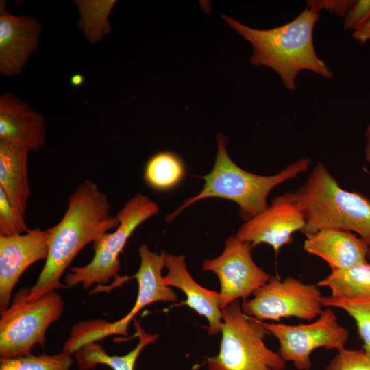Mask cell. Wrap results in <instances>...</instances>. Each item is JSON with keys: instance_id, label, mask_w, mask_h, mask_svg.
<instances>
[{"instance_id": "cell-8", "label": "cell", "mask_w": 370, "mask_h": 370, "mask_svg": "<svg viewBox=\"0 0 370 370\" xmlns=\"http://www.w3.org/2000/svg\"><path fill=\"white\" fill-rule=\"evenodd\" d=\"M323 297L317 285L293 277H271L241 308L245 315L260 321L289 317L312 321L323 312Z\"/></svg>"}, {"instance_id": "cell-22", "label": "cell", "mask_w": 370, "mask_h": 370, "mask_svg": "<svg viewBox=\"0 0 370 370\" xmlns=\"http://www.w3.org/2000/svg\"><path fill=\"white\" fill-rule=\"evenodd\" d=\"M80 18L79 25L91 43H96L110 32L108 16L116 2L110 1H75Z\"/></svg>"}, {"instance_id": "cell-28", "label": "cell", "mask_w": 370, "mask_h": 370, "mask_svg": "<svg viewBox=\"0 0 370 370\" xmlns=\"http://www.w3.org/2000/svg\"><path fill=\"white\" fill-rule=\"evenodd\" d=\"M354 2V1L349 0H310L306 1L307 7L313 8L319 12L324 9L343 17Z\"/></svg>"}, {"instance_id": "cell-9", "label": "cell", "mask_w": 370, "mask_h": 370, "mask_svg": "<svg viewBox=\"0 0 370 370\" xmlns=\"http://www.w3.org/2000/svg\"><path fill=\"white\" fill-rule=\"evenodd\" d=\"M269 334L279 342L278 353L285 362H291L298 370H310L311 354L319 348H345L348 330L340 325L331 308H326L311 323L301 325L269 323L261 321Z\"/></svg>"}, {"instance_id": "cell-29", "label": "cell", "mask_w": 370, "mask_h": 370, "mask_svg": "<svg viewBox=\"0 0 370 370\" xmlns=\"http://www.w3.org/2000/svg\"><path fill=\"white\" fill-rule=\"evenodd\" d=\"M353 38L360 45H365L370 40V20L357 30L352 32Z\"/></svg>"}, {"instance_id": "cell-15", "label": "cell", "mask_w": 370, "mask_h": 370, "mask_svg": "<svg viewBox=\"0 0 370 370\" xmlns=\"http://www.w3.org/2000/svg\"><path fill=\"white\" fill-rule=\"evenodd\" d=\"M0 140L39 151L46 143L43 116L10 93L0 97Z\"/></svg>"}, {"instance_id": "cell-32", "label": "cell", "mask_w": 370, "mask_h": 370, "mask_svg": "<svg viewBox=\"0 0 370 370\" xmlns=\"http://www.w3.org/2000/svg\"><path fill=\"white\" fill-rule=\"evenodd\" d=\"M367 258H368V260L370 261V249H369V250Z\"/></svg>"}, {"instance_id": "cell-4", "label": "cell", "mask_w": 370, "mask_h": 370, "mask_svg": "<svg viewBox=\"0 0 370 370\" xmlns=\"http://www.w3.org/2000/svg\"><path fill=\"white\" fill-rule=\"evenodd\" d=\"M226 141L224 135H217V152L214 164L211 172L203 176L205 183L201 191L184 201L167 217V221L173 220L191 204L210 197L226 199L236 203L241 215L247 221L267 208L268 195L274 188L306 172L310 164V158H302L276 174L269 176L254 174L232 160L226 150Z\"/></svg>"}, {"instance_id": "cell-20", "label": "cell", "mask_w": 370, "mask_h": 370, "mask_svg": "<svg viewBox=\"0 0 370 370\" xmlns=\"http://www.w3.org/2000/svg\"><path fill=\"white\" fill-rule=\"evenodd\" d=\"M318 286L330 290L332 297L343 299L370 297V263H360L351 267L332 271L320 280Z\"/></svg>"}, {"instance_id": "cell-23", "label": "cell", "mask_w": 370, "mask_h": 370, "mask_svg": "<svg viewBox=\"0 0 370 370\" xmlns=\"http://www.w3.org/2000/svg\"><path fill=\"white\" fill-rule=\"evenodd\" d=\"M71 354L62 350L53 354H29L18 358H0V370H70Z\"/></svg>"}, {"instance_id": "cell-21", "label": "cell", "mask_w": 370, "mask_h": 370, "mask_svg": "<svg viewBox=\"0 0 370 370\" xmlns=\"http://www.w3.org/2000/svg\"><path fill=\"white\" fill-rule=\"evenodd\" d=\"M185 168L181 158L171 151H160L147 161L144 171L147 184L156 190L174 188L183 179Z\"/></svg>"}, {"instance_id": "cell-3", "label": "cell", "mask_w": 370, "mask_h": 370, "mask_svg": "<svg viewBox=\"0 0 370 370\" xmlns=\"http://www.w3.org/2000/svg\"><path fill=\"white\" fill-rule=\"evenodd\" d=\"M292 194L304 217L305 234L324 229L354 232L370 247V199L341 188L324 164L317 162Z\"/></svg>"}, {"instance_id": "cell-19", "label": "cell", "mask_w": 370, "mask_h": 370, "mask_svg": "<svg viewBox=\"0 0 370 370\" xmlns=\"http://www.w3.org/2000/svg\"><path fill=\"white\" fill-rule=\"evenodd\" d=\"M134 327L139 340L134 349L123 356H111L96 342L88 343L74 354L79 370H90L97 365H107L112 370H134L142 350L158 338L156 334L146 332L136 321Z\"/></svg>"}, {"instance_id": "cell-17", "label": "cell", "mask_w": 370, "mask_h": 370, "mask_svg": "<svg viewBox=\"0 0 370 370\" xmlns=\"http://www.w3.org/2000/svg\"><path fill=\"white\" fill-rule=\"evenodd\" d=\"M305 235V251L322 258L332 271L368 262L370 247L350 232L324 229Z\"/></svg>"}, {"instance_id": "cell-12", "label": "cell", "mask_w": 370, "mask_h": 370, "mask_svg": "<svg viewBox=\"0 0 370 370\" xmlns=\"http://www.w3.org/2000/svg\"><path fill=\"white\" fill-rule=\"evenodd\" d=\"M49 242V229L0 236L1 312L9 307L12 291L23 273L34 262L47 259Z\"/></svg>"}, {"instance_id": "cell-30", "label": "cell", "mask_w": 370, "mask_h": 370, "mask_svg": "<svg viewBox=\"0 0 370 370\" xmlns=\"http://www.w3.org/2000/svg\"><path fill=\"white\" fill-rule=\"evenodd\" d=\"M365 136L366 138L365 158L366 161L370 164V123L367 127Z\"/></svg>"}, {"instance_id": "cell-7", "label": "cell", "mask_w": 370, "mask_h": 370, "mask_svg": "<svg viewBox=\"0 0 370 370\" xmlns=\"http://www.w3.org/2000/svg\"><path fill=\"white\" fill-rule=\"evenodd\" d=\"M156 202L143 194L132 197L116 214L119 224L93 243L94 256L82 267H75L64 277V284L73 288L81 284L88 289L93 284H106L119 278V255L132 232L145 221L158 213Z\"/></svg>"}, {"instance_id": "cell-10", "label": "cell", "mask_w": 370, "mask_h": 370, "mask_svg": "<svg viewBox=\"0 0 370 370\" xmlns=\"http://www.w3.org/2000/svg\"><path fill=\"white\" fill-rule=\"evenodd\" d=\"M252 248L231 236L220 256L203 262L202 269L214 273L219 280L221 310L240 298L245 299L269 280L271 276L255 264Z\"/></svg>"}, {"instance_id": "cell-11", "label": "cell", "mask_w": 370, "mask_h": 370, "mask_svg": "<svg viewBox=\"0 0 370 370\" xmlns=\"http://www.w3.org/2000/svg\"><path fill=\"white\" fill-rule=\"evenodd\" d=\"M305 225L304 214L291 191L276 197L264 210L247 220L235 236L252 247L268 244L278 254L292 242L293 233L303 232Z\"/></svg>"}, {"instance_id": "cell-27", "label": "cell", "mask_w": 370, "mask_h": 370, "mask_svg": "<svg viewBox=\"0 0 370 370\" xmlns=\"http://www.w3.org/2000/svg\"><path fill=\"white\" fill-rule=\"evenodd\" d=\"M370 20V0L354 1L344 16L345 30H357Z\"/></svg>"}, {"instance_id": "cell-18", "label": "cell", "mask_w": 370, "mask_h": 370, "mask_svg": "<svg viewBox=\"0 0 370 370\" xmlns=\"http://www.w3.org/2000/svg\"><path fill=\"white\" fill-rule=\"evenodd\" d=\"M26 147L0 140V188L12 206L25 216L31 191L27 177Z\"/></svg>"}, {"instance_id": "cell-13", "label": "cell", "mask_w": 370, "mask_h": 370, "mask_svg": "<svg viewBox=\"0 0 370 370\" xmlns=\"http://www.w3.org/2000/svg\"><path fill=\"white\" fill-rule=\"evenodd\" d=\"M6 4L0 1V73L14 76L38 48L42 25L33 17L11 14Z\"/></svg>"}, {"instance_id": "cell-24", "label": "cell", "mask_w": 370, "mask_h": 370, "mask_svg": "<svg viewBox=\"0 0 370 370\" xmlns=\"http://www.w3.org/2000/svg\"><path fill=\"white\" fill-rule=\"evenodd\" d=\"M323 303L324 306L344 310L354 319L362 341V349L370 352V297L343 299L323 296Z\"/></svg>"}, {"instance_id": "cell-26", "label": "cell", "mask_w": 370, "mask_h": 370, "mask_svg": "<svg viewBox=\"0 0 370 370\" xmlns=\"http://www.w3.org/2000/svg\"><path fill=\"white\" fill-rule=\"evenodd\" d=\"M325 370H370V352L343 348L338 351Z\"/></svg>"}, {"instance_id": "cell-2", "label": "cell", "mask_w": 370, "mask_h": 370, "mask_svg": "<svg viewBox=\"0 0 370 370\" xmlns=\"http://www.w3.org/2000/svg\"><path fill=\"white\" fill-rule=\"evenodd\" d=\"M221 17L251 44V63L274 70L288 90H296L297 75L304 70L328 79L332 77V72L318 57L314 45V29L320 18L316 10L306 7L291 21L268 29L249 27L224 14Z\"/></svg>"}, {"instance_id": "cell-25", "label": "cell", "mask_w": 370, "mask_h": 370, "mask_svg": "<svg viewBox=\"0 0 370 370\" xmlns=\"http://www.w3.org/2000/svg\"><path fill=\"white\" fill-rule=\"evenodd\" d=\"M25 216L11 204L5 192L0 188V236H12L27 232Z\"/></svg>"}, {"instance_id": "cell-14", "label": "cell", "mask_w": 370, "mask_h": 370, "mask_svg": "<svg viewBox=\"0 0 370 370\" xmlns=\"http://www.w3.org/2000/svg\"><path fill=\"white\" fill-rule=\"evenodd\" d=\"M140 259L138 271L131 278L136 279L138 291L135 304L122 319L111 323L114 334L127 336V327L134 317L145 306L158 301L175 302L177 294L167 286L162 276V270L166 265V253L151 251L146 244L138 248Z\"/></svg>"}, {"instance_id": "cell-6", "label": "cell", "mask_w": 370, "mask_h": 370, "mask_svg": "<svg viewBox=\"0 0 370 370\" xmlns=\"http://www.w3.org/2000/svg\"><path fill=\"white\" fill-rule=\"evenodd\" d=\"M29 288H22L11 305L1 312L0 358H18L31 354L33 347L45 343L49 326L62 315L64 303L56 291L28 301Z\"/></svg>"}, {"instance_id": "cell-16", "label": "cell", "mask_w": 370, "mask_h": 370, "mask_svg": "<svg viewBox=\"0 0 370 370\" xmlns=\"http://www.w3.org/2000/svg\"><path fill=\"white\" fill-rule=\"evenodd\" d=\"M167 274L163 277L164 283L181 290L186 296V305L209 323L208 333L214 335L221 332L222 313L219 292L205 288L198 284L187 270L184 256L166 254Z\"/></svg>"}, {"instance_id": "cell-31", "label": "cell", "mask_w": 370, "mask_h": 370, "mask_svg": "<svg viewBox=\"0 0 370 370\" xmlns=\"http://www.w3.org/2000/svg\"><path fill=\"white\" fill-rule=\"evenodd\" d=\"M84 82V77L82 74H75L71 78V84L74 87H79Z\"/></svg>"}, {"instance_id": "cell-5", "label": "cell", "mask_w": 370, "mask_h": 370, "mask_svg": "<svg viewBox=\"0 0 370 370\" xmlns=\"http://www.w3.org/2000/svg\"><path fill=\"white\" fill-rule=\"evenodd\" d=\"M221 341L217 355L207 358L208 370H284L278 352L268 348L269 332L260 321L245 315L239 300L221 310Z\"/></svg>"}, {"instance_id": "cell-1", "label": "cell", "mask_w": 370, "mask_h": 370, "mask_svg": "<svg viewBox=\"0 0 370 370\" xmlns=\"http://www.w3.org/2000/svg\"><path fill=\"white\" fill-rule=\"evenodd\" d=\"M108 196L92 180L86 179L70 195L61 220L49 229V253L35 284L29 288L28 301L68 287L60 278L83 247L103 237L119 224L110 214Z\"/></svg>"}]
</instances>
